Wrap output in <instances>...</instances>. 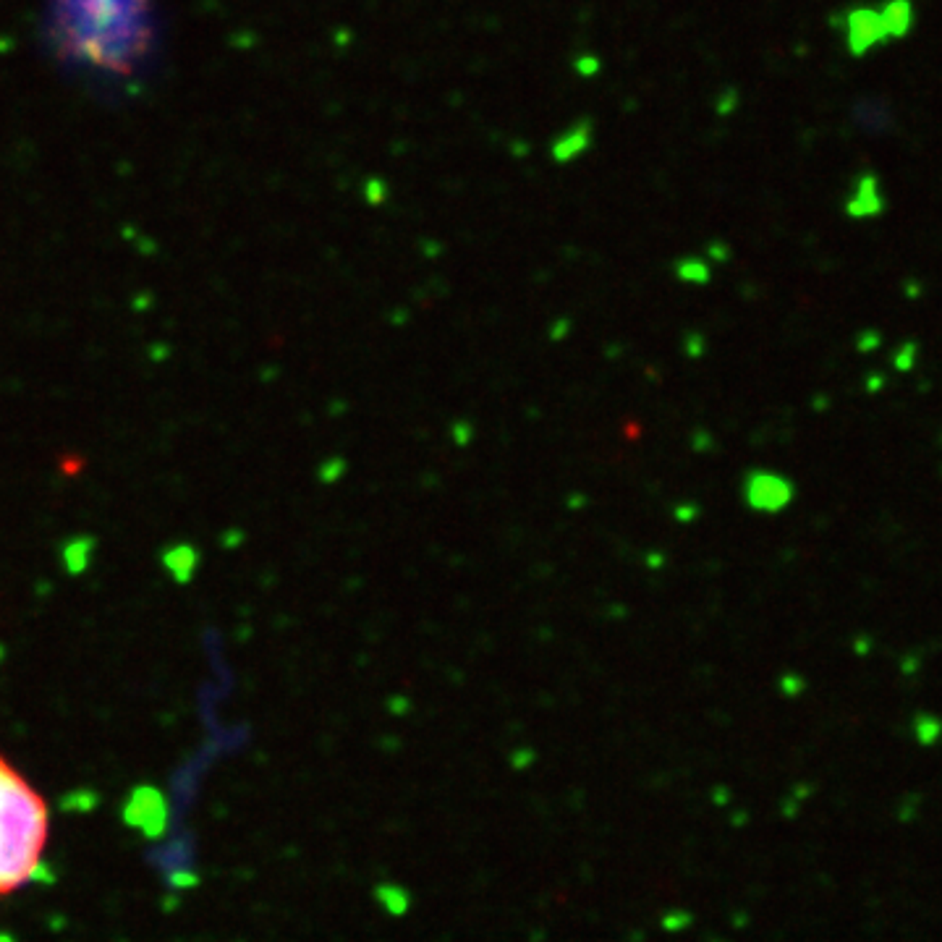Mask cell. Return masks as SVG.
I'll return each instance as SVG.
<instances>
[{"label": "cell", "instance_id": "cell-11", "mask_svg": "<svg viewBox=\"0 0 942 942\" xmlns=\"http://www.w3.org/2000/svg\"><path fill=\"white\" fill-rule=\"evenodd\" d=\"M576 71H579L581 76H595V74L600 71V60L595 56H581L576 60Z\"/></svg>", "mask_w": 942, "mask_h": 942}, {"label": "cell", "instance_id": "cell-8", "mask_svg": "<svg viewBox=\"0 0 942 942\" xmlns=\"http://www.w3.org/2000/svg\"><path fill=\"white\" fill-rule=\"evenodd\" d=\"M916 359H919V346H916L914 340H906V343L895 351L892 364H895V370H900V372H911L914 364H916Z\"/></svg>", "mask_w": 942, "mask_h": 942}, {"label": "cell", "instance_id": "cell-5", "mask_svg": "<svg viewBox=\"0 0 942 942\" xmlns=\"http://www.w3.org/2000/svg\"><path fill=\"white\" fill-rule=\"evenodd\" d=\"M592 147V123L581 121L576 123L571 131H565L563 136H557L553 144V160L555 163H571L579 155H584Z\"/></svg>", "mask_w": 942, "mask_h": 942}, {"label": "cell", "instance_id": "cell-6", "mask_svg": "<svg viewBox=\"0 0 942 942\" xmlns=\"http://www.w3.org/2000/svg\"><path fill=\"white\" fill-rule=\"evenodd\" d=\"M883 19V29H885L887 40H900L908 35L911 21H914V8L911 0H890L885 8L880 11Z\"/></svg>", "mask_w": 942, "mask_h": 942}, {"label": "cell", "instance_id": "cell-3", "mask_svg": "<svg viewBox=\"0 0 942 942\" xmlns=\"http://www.w3.org/2000/svg\"><path fill=\"white\" fill-rule=\"evenodd\" d=\"M845 32H848L851 56H867L875 45L887 40L880 11H875V8H853L845 16Z\"/></svg>", "mask_w": 942, "mask_h": 942}, {"label": "cell", "instance_id": "cell-4", "mask_svg": "<svg viewBox=\"0 0 942 942\" xmlns=\"http://www.w3.org/2000/svg\"><path fill=\"white\" fill-rule=\"evenodd\" d=\"M885 207V199H883V191H880V181L867 173L856 181V189L851 194V199L845 202V213L851 218H877Z\"/></svg>", "mask_w": 942, "mask_h": 942}, {"label": "cell", "instance_id": "cell-2", "mask_svg": "<svg viewBox=\"0 0 942 942\" xmlns=\"http://www.w3.org/2000/svg\"><path fill=\"white\" fill-rule=\"evenodd\" d=\"M796 498V485L775 471H751L743 482V500L757 513H780Z\"/></svg>", "mask_w": 942, "mask_h": 942}, {"label": "cell", "instance_id": "cell-7", "mask_svg": "<svg viewBox=\"0 0 942 942\" xmlns=\"http://www.w3.org/2000/svg\"><path fill=\"white\" fill-rule=\"evenodd\" d=\"M914 736L922 746H935L942 738V720L932 712H916L914 718Z\"/></svg>", "mask_w": 942, "mask_h": 942}, {"label": "cell", "instance_id": "cell-9", "mask_svg": "<svg viewBox=\"0 0 942 942\" xmlns=\"http://www.w3.org/2000/svg\"><path fill=\"white\" fill-rule=\"evenodd\" d=\"M675 273L678 276L683 277V280H691V283H705L707 280V265H702V262H697V260H683V262H678V268H675Z\"/></svg>", "mask_w": 942, "mask_h": 942}, {"label": "cell", "instance_id": "cell-1", "mask_svg": "<svg viewBox=\"0 0 942 942\" xmlns=\"http://www.w3.org/2000/svg\"><path fill=\"white\" fill-rule=\"evenodd\" d=\"M51 840L45 796L0 754V898L29 885Z\"/></svg>", "mask_w": 942, "mask_h": 942}, {"label": "cell", "instance_id": "cell-10", "mask_svg": "<svg viewBox=\"0 0 942 942\" xmlns=\"http://www.w3.org/2000/svg\"><path fill=\"white\" fill-rule=\"evenodd\" d=\"M736 103H738V92L733 90V87H725L720 92V97L715 100V111L720 113V115H728V113H733L736 111Z\"/></svg>", "mask_w": 942, "mask_h": 942}]
</instances>
